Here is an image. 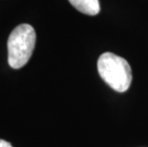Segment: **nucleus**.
Masks as SVG:
<instances>
[{
  "instance_id": "1",
  "label": "nucleus",
  "mask_w": 148,
  "mask_h": 147,
  "mask_svg": "<svg viewBox=\"0 0 148 147\" xmlns=\"http://www.w3.org/2000/svg\"><path fill=\"white\" fill-rule=\"evenodd\" d=\"M100 77L119 93L127 91L132 82V70L127 60L113 53H104L97 60Z\"/></svg>"
},
{
  "instance_id": "2",
  "label": "nucleus",
  "mask_w": 148,
  "mask_h": 147,
  "mask_svg": "<svg viewBox=\"0 0 148 147\" xmlns=\"http://www.w3.org/2000/svg\"><path fill=\"white\" fill-rule=\"evenodd\" d=\"M36 32L29 24L18 25L8 39V62L12 69H20L27 64L36 45Z\"/></svg>"
},
{
  "instance_id": "3",
  "label": "nucleus",
  "mask_w": 148,
  "mask_h": 147,
  "mask_svg": "<svg viewBox=\"0 0 148 147\" xmlns=\"http://www.w3.org/2000/svg\"><path fill=\"white\" fill-rule=\"evenodd\" d=\"M78 12L87 15H96L100 11L99 0H68Z\"/></svg>"
},
{
  "instance_id": "4",
  "label": "nucleus",
  "mask_w": 148,
  "mask_h": 147,
  "mask_svg": "<svg viewBox=\"0 0 148 147\" xmlns=\"http://www.w3.org/2000/svg\"><path fill=\"white\" fill-rule=\"evenodd\" d=\"M0 147H12L10 142H6L4 139H0Z\"/></svg>"
}]
</instances>
